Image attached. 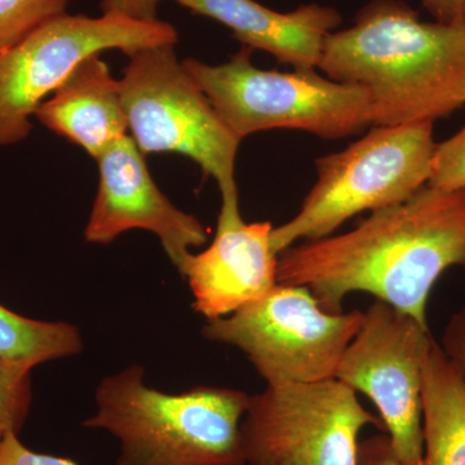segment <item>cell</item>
<instances>
[{"instance_id": "cell-1", "label": "cell", "mask_w": 465, "mask_h": 465, "mask_svg": "<svg viewBox=\"0 0 465 465\" xmlns=\"http://www.w3.org/2000/svg\"><path fill=\"white\" fill-rule=\"evenodd\" d=\"M451 268L465 272V188L425 185L351 232L284 250L277 282L307 287L330 313H341L349 293L367 292L428 324L430 291Z\"/></svg>"}, {"instance_id": "cell-2", "label": "cell", "mask_w": 465, "mask_h": 465, "mask_svg": "<svg viewBox=\"0 0 465 465\" xmlns=\"http://www.w3.org/2000/svg\"><path fill=\"white\" fill-rule=\"evenodd\" d=\"M317 69L363 88L372 125L421 124L465 105V25L428 23L403 0H370L326 36Z\"/></svg>"}, {"instance_id": "cell-3", "label": "cell", "mask_w": 465, "mask_h": 465, "mask_svg": "<svg viewBox=\"0 0 465 465\" xmlns=\"http://www.w3.org/2000/svg\"><path fill=\"white\" fill-rule=\"evenodd\" d=\"M143 375L134 365L104 379L96 414L84 423L118 439V465H246L241 424L249 394L216 387L164 393Z\"/></svg>"}, {"instance_id": "cell-4", "label": "cell", "mask_w": 465, "mask_h": 465, "mask_svg": "<svg viewBox=\"0 0 465 465\" xmlns=\"http://www.w3.org/2000/svg\"><path fill=\"white\" fill-rule=\"evenodd\" d=\"M437 143L432 122L375 125L347 149L316 161L317 182L302 208L273 228L277 255L296 242L330 237L351 217L409 200L430 183Z\"/></svg>"}, {"instance_id": "cell-5", "label": "cell", "mask_w": 465, "mask_h": 465, "mask_svg": "<svg viewBox=\"0 0 465 465\" xmlns=\"http://www.w3.org/2000/svg\"><path fill=\"white\" fill-rule=\"evenodd\" d=\"M252 52L243 45L220 65L195 58L183 61L240 142L274 128L305 131L327 140L344 139L372 125L363 88L324 78L316 69L290 73L259 69L252 64Z\"/></svg>"}, {"instance_id": "cell-6", "label": "cell", "mask_w": 465, "mask_h": 465, "mask_svg": "<svg viewBox=\"0 0 465 465\" xmlns=\"http://www.w3.org/2000/svg\"><path fill=\"white\" fill-rule=\"evenodd\" d=\"M130 57L119 85L128 130L140 152L185 155L215 179L223 198L240 197L234 174L241 142L186 72L174 45Z\"/></svg>"}, {"instance_id": "cell-7", "label": "cell", "mask_w": 465, "mask_h": 465, "mask_svg": "<svg viewBox=\"0 0 465 465\" xmlns=\"http://www.w3.org/2000/svg\"><path fill=\"white\" fill-rule=\"evenodd\" d=\"M363 312L330 313L302 286L277 283L229 316L207 321V341L246 354L266 385L335 379Z\"/></svg>"}, {"instance_id": "cell-8", "label": "cell", "mask_w": 465, "mask_h": 465, "mask_svg": "<svg viewBox=\"0 0 465 465\" xmlns=\"http://www.w3.org/2000/svg\"><path fill=\"white\" fill-rule=\"evenodd\" d=\"M171 24L137 23L119 16L64 14L0 52V146L25 140L48 94L58 90L85 58L119 50L128 56L176 45Z\"/></svg>"}, {"instance_id": "cell-9", "label": "cell", "mask_w": 465, "mask_h": 465, "mask_svg": "<svg viewBox=\"0 0 465 465\" xmlns=\"http://www.w3.org/2000/svg\"><path fill=\"white\" fill-rule=\"evenodd\" d=\"M338 379L266 385L241 424L247 465H358V436L381 419Z\"/></svg>"}, {"instance_id": "cell-10", "label": "cell", "mask_w": 465, "mask_h": 465, "mask_svg": "<svg viewBox=\"0 0 465 465\" xmlns=\"http://www.w3.org/2000/svg\"><path fill=\"white\" fill-rule=\"evenodd\" d=\"M434 341L428 324L376 300L345 349L336 378L379 410L402 465L423 463V372Z\"/></svg>"}, {"instance_id": "cell-11", "label": "cell", "mask_w": 465, "mask_h": 465, "mask_svg": "<svg viewBox=\"0 0 465 465\" xmlns=\"http://www.w3.org/2000/svg\"><path fill=\"white\" fill-rule=\"evenodd\" d=\"M96 161L99 191L84 240L109 244L131 229L148 231L157 235L180 273L191 258L193 247L203 246L210 231L159 191L133 137L125 134Z\"/></svg>"}, {"instance_id": "cell-12", "label": "cell", "mask_w": 465, "mask_h": 465, "mask_svg": "<svg viewBox=\"0 0 465 465\" xmlns=\"http://www.w3.org/2000/svg\"><path fill=\"white\" fill-rule=\"evenodd\" d=\"M272 223L246 224L240 197L223 198L213 243L191 255L183 271L193 308L207 321L229 316L277 284L278 255L272 249Z\"/></svg>"}, {"instance_id": "cell-13", "label": "cell", "mask_w": 465, "mask_h": 465, "mask_svg": "<svg viewBox=\"0 0 465 465\" xmlns=\"http://www.w3.org/2000/svg\"><path fill=\"white\" fill-rule=\"evenodd\" d=\"M193 14L228 27L251 50L264 51L293 69H317L324 39L341 25L338 9L317 3L277 12L256 0H173Z\"/></svg>"}, {"instance_id": "cell-14", "label": "cell", "mask_w": 465, "mask_h": 465, "mask_svg": "<svg viewBox=\"0 0 465 465\" xmlns=\"http://www.w3.org/2000/svg\"><path fill=\"white\" fill-rule=\"evenodd\" d=\"M36 119L99 159L127 134L121 85L101 54L85 58L65 84L43 101Z\"/></svg>"}, {"instance_id": "cell-15", "label": "cell", "mask_w": 465, "mask_h": 465, "mask_svg": "<svg viewBox=\"0 0 465 465\" xmlns=\"http://www.w3.org/2000/svg\"><path fill=\"white\" fill-rule=\"evenodd\" d=\"M421 465H465V384L434 342L423 372Z\"/></svg>"}, {"instance_id": "cell-16", "label": "cell", "mask_w": 465, "mask_h": 465, "mask_svg": "<svg viewBox=\"0 0 465 465\" xmlns=\"http://www.w3.org/2000/svg\"><path fill=\"white\" fill-rule=\"evenodd\" d=\"M32 370L0 358V440L20 433L25 424L32 405Z\"/></svg>"}, {"instance_id": "cell-17", "label": "cell", "mask_w": 465, "mask_h": 465, "mask_svg": "<svg viewBox=\"0 0 465 465\" xmlns=\"http://www.w3.org/2000/svg\"><path fill=\"white\" fill-rule=\"evenodd\" d=\"M69 0H0V52L66 14Z\"/></svg>"}, {"instance_id": "cell-18", "label": "cell", "mask_w": 465, "mask_h": 465, "mask_svg": "<svg viewBox=\"0 0 465 465\" xmlns=\"http://www.w3.org/2000/svg\"><path fill=\"white\" fill-rule=\"evenodd\" d=\"M428 185L442 191L465 188V127L446 142L437 143Z\"/></svg>"}, {"instance_id": "cell-19", "label": "cell", "mask_w": 465, "mask_h": 465, "mask_svg": "<svg viewBox=\"0 0 465 465\" xmlns=\"http://www.w3.org/2000/svg\"><path fill=\"white\" fill-rule=\"evenodd\" d=\"M0 465H79L72 459L42 454L27 449L18 434L11 433L0 440Z\"/></svg>"}, {"instance_id": "cell-20", "label": "cell", "mask_w": 465, "mask_h": 465, "mask_svg": "<svg viewBox=\"0 0 465 465\" xmlns=\"http://www.w3.org/2000/svg\"><path fill=\"white\" fill-rule=\"evenodd\" d=\"M440 347L465 384V305L450 318Z\"/></svg>"}, {"instance_id": "cell-21", "label": "cell", "mask_w": 465, "mask_h": 465, "mask_svg": "<svg viewBox=\"0 0 465 465\" xmlns=\"http://www.w3.org/2000/svg\"><path fill=\"white\" fill-rule=\"evenodd\" d=\"M162 0H101L103 15L119 16L137 23H157Z\"/></svg>"}, {"instance_id": "cell-22", "label": "cell", "mask_w": 465, "mask_h": 465, "mask_svg": "<svg viewBox=\"0 0 465 465\" xmlns=\"http://www.w3.org/2000/svg\"><path fill=\"white\" fill-rule=\"evenodd\" d=\"M358 465H402L388 434H378L360 443Z\"/></svg>"}, {"instance_id": "cell-23", "label": "cell", "mask_w": 465, "mask_h": 465, "mask_svg": "<svg viewBox=\"0 0 465 465\" xmlns=\"http://www.w3.org/2000/svg\"><path fill=\"white\" fill-rule=\"evenodd\" d=\"M437 23L465 25V0H420Z\"/></svg>"}, {"instance_id": "cell-24", "label": "cell", "mask_w": 465, "mask_h": 465, "mask_svg": "<svg viewBox=\"0 0 465 465\" xmlns=\"http://www.w3.org/2000/svg\"><path fill=\"white\" fill-rule=\"evenodd\" d=\"M20 329V314L0 304V351L16 338Z\"/></svg>"}]
</instances>
